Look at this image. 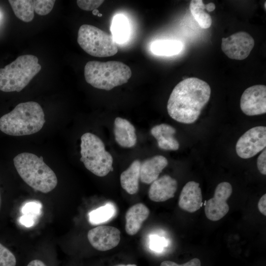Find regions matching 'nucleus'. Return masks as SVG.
I'll list each match as a JSON object with an SVG mask.
<instances>
[{"instance_id": "obj_1", "label": "nucleus", "mask_w": 266, "mask_h": 266, "mask_svg": "<svg viewBox=\"0 0 266 266\" xmlns=\"http://www.w3.org/2000/svg\"><path fill=\"white\" fill-rule=\"evenodd\" d=\"M210 94V86L205 81L195 77L186 78L173 89L167 101L168 113L178 122L193 123L209 101Z\"/></svg>"}, {"instance_id": "obj_2", "label": "nucleus", "mask_w": 266, "mask_h": 266, "mask_svg": "<svg viewBox=\"0 0 266 266\" xmlns=\"http://www.w3.org/2000/svg\"><path fill=\"white\" fill-rule=\"evenodd\" d=\"M43 110L33 101L20 103L0 118V130L12 136L35 133L43 127L45 120Z\"/></svg>"}, {"instance_id": "obj_3", "label": "nucleus", "mask_w": 266, "mask_h": 266, "mask_svg": "<svg viewBox=\"0 0 266 266\" xmlns=\"http://www.w3.org/2000/svg\"><path fill=\"white\" fill-rule=\"evenodd\" d=\"M13 163L21 178L34 190L46 194L56 187L57 176L42 156L23 152L14 157Z\"/></svg>"}, {"instance_id": "obj_4", "label": "nucleus", "mask_w": 266, "mask_h": 266, "mask_svg": "<svg viewBox=\"0 0 266 266\" xmlns=\"http://www.w3.org/2000/svg\"><path fill=\"white\" fill-rule=\"evenodd\" d=\"M131 76V68L119 61H89L84 67L86 82L96 88L107 91L126 83Z\"/></svg>"}, {"instance_id": "obj_5", "label": "nucleus", "mask_w": 266, "mask_h": 266, "mask_svg": "<svg viewBox=\"0 0 266 266\" xmlns=\"http://www.w3.org/2000/svg\"><path fill=\"white\" fill-rule=\"evenodd\" d=\"M41 68L36 56H19L4 68H0V90L5 92H20Z\"/></svg>"}, {"instance_id": "obj_6", "label": "nucleus", "mask_w": 266, "mask_h": 266, "mask_svg": "<svg viewBox=\"0 0 266 266\" xmlns=\"http://www.w3.org/2000/svg\"><path fill=\"white\" fill-rule=\"evenodd\" d=\"M81 158L85 167L95 175L103 177L113 170V158L96 135L86 133L81 137Z\"/></svg>"}, {"instance_id": "obj_7", "label": "nucleus", "mask_w": 266, "mask_h": 266, "mask_svg": "<svg viewBox=\"0 0 266 266\" xmlns=\"http://www.w3.org/2000/svg\"><path fill=\"white\" fill-rule=\"evenodd\" d=\"M77 42L84 51L94 57L112 56L118 52L117 44L111 34L90 25L80 27Z\"/></svg>"}, {"instance_id": "obj_8", "label": "nucleus", "mask_w": 266, "mask_h": 266, "mask_svg": "<svg viewBox=\"0 0 266 266\" xmlns=\"http://www.w3.org/2000/svg\"><path fill=\"white\" fill-rule=\"evenodd\" d=\"M266 146V127L257 126L251 128L237 140L235 150L238 156L242 159L250 158Z\"/></svg>"}, {"instance_id": "obj_9", "label": "nucleus", "mask_w": 266, "mask_h": 266, "mask_svg": "<svg viewBox=\"0 0 266 266\" xmlns=\"http://www.w3.org/2000/svg\"><path fill=\"white\" fill-rule=\"evenodd\" d=\"M254 44L253 38L249 33L239 32L222 38L221 49L229 58L242 60L250 54Z\"/></svg>"}, {"instance_id": "obj_10", "label": "nucleus", "mask_w": 266, "mask_h": 266, "mask_svg": "<svg viewBox=\"0 0 266 266\" xmlns=\"http://www.w3.org/2000/svg\"><path fill=\"white\" fill-rule=\"evenodd\" d=\"M232 192V186L229 182H223L217 186L213 197L208 200L205 205V214L209 220L217 221L227 214L229 206L227 200Z\"/></svg>"}, {"instance_id": "obj_11", "label": "nucleus", "mask_w": 266, "mask_h": 266, "mask_svg": "<svg viewBox=\"0 0 266 266\" xmlns=\"http://www.w3.org/2000/svg\"><path fill=\"white\" fill-rule=\"evenodd\" d=\"M240 107L248 116L266 113V86L255 85L247 88L241 97Z\"/></svg>"}, {"instance_id": "obj_12", "label": "nucleus", "mask_w": 266, "mask_h": 266, "mask_svg": "<svg viewBox=\"0 0 266 266\" xmlns=\"http://www.w3.org/2000/svg\"><path fill=\"white\" fill-rule=\"evenodd\" d=\"M120 233L119 230L114 227L101 225L90 230L87 237L95 249L105 251L118 245L121 239Z\"/></svg>"}, {"instance_id": "obj_13", "label": "nucleus", "mask_w": 266, "mask_h": 266, "mask_svg": "<svg viewBox=\"0 0 266 266\" xmlns=\"http://www.w3.org/2000/svg\"><path fill=\"white\" fill-rule=\"evenodd\" d=\"M177 188V181L168 175H165L152 183L148 196L153 201H165L174 197Z\"/></svg>"}, {"instance_id": "obj_14", "label": "nucleus", "mask_w": 266, "mask_h": 266, "mask_svg": "<svg viewBox=\"0 0 266 266\" xmlns=\"http://www.w3.org/2000/svg\"><path fill=\"white\" fill-rule=\"evenodd\" d=\"M202 198L200 184L194 181L187 182L179 196V207L190 213L198 210L202 206Z\"/></svg>"}, {"instance_id": "obj_15", "label": "nucleus", "mask_w": 266, "mask_h": 266, "mask_svg": "<svg viewBox=\"0 0 266 266\" xmlns=\"http://www.w3.org/2000/svg\"><path fill=\"white\" fill-rule=\"evenodd\" d=\"M168 164L167 159L162 155L155 156L143 161L140 164V180L147 184L158 178L160 173Z\"/></svg>"}, {"instance_id": "obj_16", "label": "nucleus", "mask_w": 266, "mask_h": 266, "mask_svg": "<svg viewBox=\"0 0 266 266\" xmlns=\"http://www.w3.org/2000/svg\"><path fill=\"white\" fill-rule=\"evenodd\" d=\"M149 214V208L142 203H138L130 207L125 215L126 233L130 235L137 233Z\"/></svg>"}, {"instance_id": "obj_17", "label": "nucleus", "mask_w": 266, "mask_h": 266, "mask_svg": "<svg viewBox=\"0 0 266 266\" xmlns=\"http://www.w3.org/2000/svg\"><path fill=\"white\" fill-rule=\"evenodd\" d=\"M114 134L117 143L122 147L131 148L136 143L135 129L127 120L117 117L114 120Z\"/></svg>"}, {"instance_id": "obj_18", "label": "nucleus", "mask_w": 266, "mask_h": 266, "mask_svg": "<svg viewBox=\"0 0 266 266\" xmlns=\"http://www.w3.org/2000/svg\"><path fill=\"white\" fill-rule=\"evenodd\" d=\"M176 130L171 126L161 124L153 127L151 130V134L157 141L158 147L165 150H177L179 147L174 134Z\"/></svg>"}, {"instance_id": "obj_19", "label": "nucleus", "mask_w": 266, "mask_h": 266, "mask_svg": "<svg viewBox=\"0 0 266 266\" xmlns=\"http://www.w3.org/2000/svg\"><path fill=\"white\" fill-rule=\"evenodd\" d=\"M140 164L139 160H135L121 174V185L123 189L130 195L134 194L138 191Z\"/></svg>"}, {"instance_id": "obj_20", "label": "nucleus", "mask_w": 266, "mask_h": 266, "mask_svg": "<svg viewBox=\"0 0 266 266\" xmlns=\"http://www.w3.org/2000/svg\"><path fill=\"white\" fill-rule=\"evenodd\" d=\"M110 29L117 44L124 43L128 39L130 32L129 23L124 15L119 14L114 17Z\"/></svg>"}, {"instance_id": "obj_21", "label": "nucleus", "mask_w": 266, "mask_h": 266, "mask_svg": "<svg viewBox=\"0 0 266 266\" xmlns=\"http://www.w3.org/2000/svg\"><path fill=\"white\" fill-rule=\"evenodd\" d=\"M182 42L175 40H160L151 45L152 53L158 56H171L178 54L182 50Z\"/></svg>"}, {"instance_id": "obj_22", "label": "nucleus", "mask_w": 266, "mask_h": 266, "mask_svg": "<svg viewBox=\"0 0 266 266\" xmlns=\"http://www.w3.org/2000/svg\"><path fill=\"white\" fill-rule=\"evenodd\" d=\"M8 1L18 18L25 22L33 20L34 11L33 0H10Z\"/></svg>"}, {"instance_id": "obj_23", "label": "nucleus", "mask_w": 266, "mask_h": 266, "mask_svg": "<svg viewBox=\"0 0 266 266\" xmlns=\"http://www.w3.org/2000/svg\"><path fill=\"white\" fill-rule=\"evenodd\" d=\"M190 11L198 22L199 26L203 29H208L212 24L211 16L205 12L206 4L202 0H192L190 2Z\"/></svg>"}, {"instance_id": "obj_24", "label": "nucleus", "mask_w": 266, "mask_h": 266, "mask_svg": "<svg viewBox=\"0 0 266 266\" xmlns=\"http://www.w3.org/2000/svg\"><path fill=\"white\" fill-rule=\"evenodd\" d=\"M116 212L114 205L111 202H108L90 212L88 214L89 221L93 225L105 223L113 218Z\"/></svg>"}, {"instance_id": "obj_25", "label": "nucleus", "mask_w": 266, "mask_h": 266, "mask_svg": "<svg viewBox=\"0 0 266 266\" xmlns=\"http://www.w3.org/2000/svg\"><path fill=\"white\" fill-rule=\"evenodd\" d=\"M34 10L36 13L43 16L49 13L52 10L55 0H33Z\"/></svg>"}, {"instance_id": "obj_26", "label": "nucleus", "mask_w": 266, "mask_h": 266, "mask_svg": "<svg viewBox=\"0 0 266 266\" xmlns=\"http://www.w3.org/2000/svg\"><path fill=\"white\" fill-rule=\"evenodd\" d=\"M16 265L14 255L0 243V266H16Z\"/></svg>"}, {"instance_id": "obj_27", "label": "nucleus", "mask_w": 266, "mask_h": 266, "mask_svg": "<svg viewBox=\"0 0 266 266\" xmlns=\"http://www.w3.org/2000/svg\"><path fill=\"white\" fill-rule=\"evenodd\" d=\"M101 0H78L76 3L78 7L82 10L91 11L97 9L103 2Z\"/></svg>"}, {"instance_id": "obj_28", "label": "nucleus", "mask_w": 266, "mask_h": 266, "mask_svg": "<svg viewBox=\"0 0 266 266\" xmlns=\"http://www.w3.org/2000/svg\"><path fill=\"white\" fill-rule=\"evenodd\" d=\"M166 243L165 239L157 235H151L150 240V248L157 252H160L163 249V247L166 246Z\"/></svg>"}, {"instance_id": "obj_29", "label": "nucleus", "mask_w": 266, "mask_h": 266, "mask_svg": "<svg viewBox=\"0 0 266 266\" xmlns=\"http://www.w3.org/2000/svg\"><path fill=\"white\" fill-rule=\"evenodd\" d=\"M41 205L34 202H30L25 204L22 209V211L24 215H33L37 214L39 212Z\"/></svg>"}, {"instance_id": "obj_30", "label": "nucleus", "mask_w": 266, "mask_h": 266, "mask_svg": "<svg viewBox=\"0 0 266 266\" xmlns=\"http://www.w3.org/2000/svg\"><path fill=\"white\" fill-rule=\"evenodd\" d=\"M160 266H201V263L199 259L194 258L182 265L170 261H165L161 263Z\"/></svg>"}, {"instance_id": "obj_31", "label": "nucleus", "mask_w": 266, "mask_h": 266, "mask_svg": "<svg viewBox=\"0 0 266 266\" xmlns=\"http://www.w3.org/2000/svg\"><path fill=\"white\" fill-rule=\"evenodd\" d=\"M257 165L259 171L263 175L266 174V150L263 151L257 159Z\"/></svg>"}, {"instance_id": "obj_32", "label": "nucleus", "mask_w": 266, "mask_h": 266, "mask_svg": "<svg viewBox=\"0 0 266 266\" xmlns=\"http://www.w3.org/2000/svg\"><path fill=\"white\" fill-rule=\"evenodd\" d=\"M19 221L22 225L27 227H31L34 224V219L32 215H24L22 216Z\"/></svg>"}, {"instance_id": "obj_33", "label": "nucleus", "mask_w": 266, "mask_h": 266, "mask_svg": "<svg viewBox=\"0 0 266 266\" xmlns=\"http://www.w3.org/2000/svg\"><path fill=\"white\" fill-rule=\"evenodd\" d=\"M258 207L259 211L264 215H266V194H264L260 199Z\"/></svg>"}, {"instance_id": "obj_34", "label": "nucleus", "mask_w": 266, "mask_h": 266, "mask_svg": "<svg viewBox=\"0 0 266 266\" xmlns=\"http://www.w3.org/2000/svg\"><path fill=\"white\" fill-rule=\"evenodd\" d=\"M27 266H46V265L40 260H34L30 262Z\"/></svg>"}, {"instance_id": "obj_35", "label": "nucleus", "mask_w": 266, "mask_h": 266, "mask_svg": "<svg viewBox=\"0 0 266 266\" xmlns=\"http://www.w3.org/2000/svg\"><path fill=\"white\" fill-rule=\"evenodd\" d=\"M215 9V5L213 2L206 4V10L209 12L213 11Z\"/></svg>"}, {"instance_id": "obj_36", "label": "nucleus", "mask_w": 266, "mask_h": 266, "mask_svg": "<svg viewBox=\"0 0 266 266\" xmlns=\"http://www.w3.org/2000/svg\"><path fill=\"white\" fill-rule=\"evenodd\" d=\"M92 13L94 15L98 16L99 17L101 16L102 15L99 12V11L97 9H95L92 11Z\"/></svg>"}, {"instance_id": "obj_37", "label": "nucleus", "mask_w": 266, "mask_h": 266, "mask_svg": "<svg viewBox=\"0 0 266 266\" xmlns=\"http://www.w3.org/2000/svg\"><path fill=\"white\" fill-rule=\"evenodd\" d=\"M137 266L136 265H134V264H128V265H117V266Z\"/></svg>"}, {"instance_id": "obj_38", "label": "nucleus", "mask_w": 266, "mask_h": 266, "mask_svg": "<svg viewBox=\"0 0 266 266\" xmlns=\"http://www.w3.org/2000/svg\"><path fill=\"white\" fill-rule=\"evenodd\" d=\"M0 206H1V197H0Z\"/></svg>"}]
</instances>
